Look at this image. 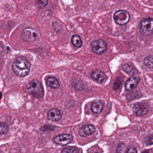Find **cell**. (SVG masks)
I'll use <instances>...</instances> for the list:
<instances>
[{"mask_svg": "<svg viewBox=\"0 0 153 153\" xmlns=\"http://www.w3.org/2000/svg\"><path fill=\"white\" fill-rule=\"evenodd\" d=\"M12 69L17 76L25 77L29 73L30 64L25 58L19 57L15 59L13 62Z\"/></svg>", "mask_w": 153, "mask_h": 153, "instance_id": "obj_1", "label": "cell"}, {"mask_svg": "<svg viewBox=\"0 0 153 153\" xmlns=\"http://www.w3.org/2000/svg\"><path fill=\"white\" fill-rule=\"evenodd\" d=\"M29 92L36 98L43 97L44 94V89L40 82L37 80H33L30 82L28 88Z\"/></svg>", "mask_w": 153, "mask_h": 153, "instance_id": "obj_2", "label": "cell"}, {"mask_svg": "<svg viewBox=\"0 0 153 153\" xmlns=\"http://www.w3.org/2000/svg\"><path fill=\"white\" fill-rule=\"evenodd\" d=\"M114 21L120 25H124L128 22L130 19V15L127 11L120 10L116 12L113 15Z\"/></svg>", "mask_w": 153, "mask_h": 153, "instance_id": "obj_3", "label": "cell"}, {"mask_svg": "<svg viewBox=\"0 0 153 153\" xmlns=\"http://www.w3.org/2000/svg\"><path fill=\"white\" fill-rule=\"evenodd\" d=\"M141 32L146 36H150L153 33V19L146 18L141 21L140 24Z\"/></svg>", "mask_w": 153, "mask_h": 153, "instance_id": "obj_4", "label": "cell"}, {"mask_svg": "<svg viewBox=\"0 0 153 153\" xmlns=\"http://www.w3.org/2000/svg\"><path fill=\"white\" fill-rule=\"evenodd\" d=\"M37 36V31L33 28H26L22 32V39L26 42H32L36 40Z\"/></svg>", "mask_w": 153, "mask_h": 153, "instance_id": "obj_5", "label": "cell"}, {"mask_svg": "<svg viewBox=\"0 0 153 153\" xmlns=\"http://www.w3.org/2000/svg\"><path fill=\"white\" fill-rule=\"evenodd\" d=\"M107 44L102 40H95L91 44L92 50L97 54L101 55L107 49Z\"/></svg>", "mask_w": 153, "mask_h": 153, "instance_id": "obj_6", "label": "cell"}, {"mask_svg": "<svg viewBox=\"0 0 153 153\" xmlns=\"http://www.w3.org/2000/svg\"><path fill=\"white\" fill-rule=\"evenodd\" d=\"M133 109L137 116L141 117L144 116L148 112L149 110V105L146 102H137L134 104Z\"/></svg>", "mask_w": 153, "mask_h": 153, "instance_id": "obj_7", "label": "cell"}, {"mask_svg": "<svg viewBox=\"0 0 153 153\" xmlns=\"http://www.w3.org/2000/svg\"><path fill=\"white\" fill-rule=\"evenodd\" d=\"M73 137L71 135L66 134H62L54 138V142L61 146L66 145L73 141Z\"/></svg>", "mask_w": 153, "mask_h": 153, "instance_id": "obj_8", "label": "cell"}, {"mask_svg": "<svg viewBox=\"0 0 153 153\" xmlns=\"http://www.w3.org/2000/svg\"><path fill=\"white\" fill-rule=\"evenodd\" d=\"M140 81L138 76H131L128 79L125 84V88L128 91H132L134 90L138 85Z\"/></svg>", "mask_w": 153, "mask_h": 153, "instance_id": "obj_9", "label": "cell"}, {"mask_svg": "<svg viewBox=\"0 0 153 153\" xmlns=\"http://www.w3.org/2000/svg\"><path fill=\"white\" fill-rule=\"evenodd\" d=\"M47 117L48 119L51 121H58L62 118V112L58 109H53L48 112Z\"/></svg>", "mask_w": 153, "mask_h": 153, "instance_id": "obj_10", "label": "cell"}, {"mask_svg": "<svg viewBox=\"0 0 153 153\" xmlns=\"http://www.w3.org/2000/svg\"><path fill=\"white\" fill-rule=\"evenodd\" d=\"M95 128L92 125H86L82 127L79 131V134L81 137H85L91 135L95 132Z\"/></svg>", "mask_w": 153, "mask_h": 153, "instance_id": "obj_11", "label": "cell"}, {"mask_svg": "<svg viewBox=\"0 0 153 153\" xmlns=\"http://www.w3.org/2000/svg\"><path fill=\"white\" fill-rule=\"evenodd\" d=\"M91 76L93 80L99 83H101L106 79L105 74L98 70H94L91 73Z\"/></svg>", "mask_w": 153, "mask_h": 153, "instance_id": "obj_12", "label": "cell"}, {"mask_svg": "<svg viewBox=\"0 0 153 153\" xmlns=\"http://www.w3.org/2000/svg\"><path fill=\"white\" fill-rule=\"evenodd\" d=\"M46 83L48 86L53 89H57L59 87V83L58 80L55 77L53 76L48 77Z\"/></svg>", "mask_w": 153, "mask_h": 153, "instance_id": "obj_13", "label": "cell"}, {"mask_svg": "<svg viewBox=\"0 0 153 153\" xmlns=\"http://www.w3.org/2000/svg\"><path fill=\"white\" fill-rule=\"evenodd\" d=\"M103 105L101 102H96L92 104L91 106V110L95 113H99L101 112L103 109Z\"/></svg>", "mask_w": 153, "mask_h": 153, "instance_id": "obj_14", "label": "cell"}, {"mask_svg": "<svg viewBox=\"0 0 153 153\" xmlns=\"http://www.w3.org/2000/svg\"><path fill=\"white\" fill-rule=\"evenodd\" d=\"M72 44L76 48H80L82 45V42L81 37L78 35H74L71 38Z\"/></svg>", "mask_w": 153, "mask_h": 153, "instance_id": "obj_15", "label": "cell"}, {"mask_svg": "<svg viewBox=\"0 0 153 153\" xmlns=\"http://www.w3.org/2000/svg\"><path fill=\"white\" fill-rule=\"evenodd\" d=\"M144 64L148 68H153V55L147 56L144 60Z\"/></svg>", "mask_w": 153, "mask_h": 153, "instance_id": "obj_16", "label": "cell"}, {"mask_svg": "<svg viewBox=\"0 0 153 153\" xmlns=\"http://www.w3.org/2000/svg\"><path fill=\"white\" fill-rule=\"evenodd\" d=\"M48 4V0H36L35 5L39 9H42Z\"/></svg>", "mask_w": 153, "mask_h": 153, "instance_id": "obj_17", "label": "cell"}, {"mask_svg": "<svg viewBox=\"0 0 153 153\" xmlns=\"http://www.w3.org/2000/svg\"><path fill=\"white\" fill-rule=\"evenodd\" d=\"M123 70L128 75L131 76L134 75V73L135 70L133 69L132 66L128 64H126L123 65Z\"/></svg>", "mask_w": 153, "mask_h": 153, "instance_id": "obj_18", "label": "cell"}, {"mask_svg": "<svg viewBox=\"0 0 153 153\" xmlns=\"http://www.w3.org/2000/svg\"><path fill=\"white\" fill-rule=\"evenodd\" d=\"M9 130V126L7 124L0 122V134H6Z\"/></svg>", "mask_w": 153, "mask_h": 153, "instance_id": "obj_19", "label": "cell"}, {"mask_svg": "<svg viewBox=\"0 0 153 153\" xmlns=\"http://www.w3.org/2000/svg\"><path fill=\"white\" fill-rule=\"evenodd\" d=\"M79 150L76 147H67L62 151V153H78Z\"/></svg>", "mask_w": 153, "mask_h": 153, "instance_id": "obj_20", "label": "cell"}, {"mask_svg": "<svg viewBox=\"0 0 153 153\" xmlns=\"http://www.w3.org/2000/svg\"><path fill=\"white\" fill-rule=\"evenodd\" d=\"M146 143L147 146H150L153 144V134L148 137L146 141Z\"/></svg>", "mask_w": 153, "mask_h": 153, "instance_id": "obj_21", "label": "cell"}, {"mask_svg": "<svg viewBox=\"0 0 153 153\" xmlns=\"http://www.w3.org/2000/svg\"><path fill=\"white\" fill-rule=\"evenodd\" d=\"M124 148H125V145L124 144H120L118 146L117 153H124Z\"/></svg>", "mask_w": 153, "mask_h": 153, "instance_id": "obj_22", "label": "cell"}, {"mask_svg": "<svg viewBox=\"0 0 153 153\" xmlns=\"http://www.w3.org/2000/svg\"><path fill=\"white\" fill-rule=\"evenodd\" d=\"M126 153H137V150L134 147L131 146L128 149Z\"/></svg>", "mask_w": 153, "mask_h": 153, "instance_id": "obj_23", "label": "cell"}, {"mask_svg": "<svg viewBox=\"0 0 153 153\" xmlns=\"http://www.w3.org/2000/svg\"><path fill=\"white\" fill-rule=\"evenodd\" d=\"M120 82L119 80H117V81H116V82L115 83V84H114V89L115 90H117L118 88L119 87V86H120Z\"/></svg>", "mask_w": 153, "mask_h": 153, "instance_id": "obj_24", "label": "cell"}, {"mask_svg": "<svg viewBox=\"0 0 153 153\" xmlns=\"http://www.w3.org/2000/svg\"><path fill=\"white\" fill-rule=\"evenodd\" d=\"M2 94L0 92V99H1L2 97Z\"/></svg>", "mask_w": 153, "mask_h": 153, "instance_id": "obj_25", "label": "cell"}, {"mask_svg": "<svg viewBox=\"0 0 153 153\" xmlns=\"http://www.w3.org/2000/svg\"><path fill=\"white\" fill-rule=\"evenodd\" d=\"M142 153H149L148 152H147V151H145V152H143Z\"/></svg>", "mask_w": 153, "mask_h": 153, "instance_id": "obj_26", "label": "cell"}, {"mask_svg": "<svg viewBox=\"0 0 153 153\" xmlns=\"http://www.w3.org/2000/svg\"><path fill=\"white\" fill-rule=\"evenodd\" d=\"M97 153V152H95V153Z\"/></svg>", "mask_w": 153, "mask_h": 153, "instance_id": "obj_27", "label": "cell"}]
</instances>
